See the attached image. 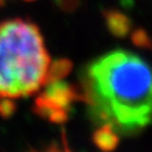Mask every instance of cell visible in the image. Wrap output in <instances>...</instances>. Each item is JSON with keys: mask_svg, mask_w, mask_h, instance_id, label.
<instances>
[{"mask_svg": "<svg viewBox=\"0 0 152 152\" xmlns=\"http://www.w3.org/2000/svg\"><path fill=\"white\" fill-rule=\"evenodd\" d=\"M80 91L91 120L119 135H134L152 122V67L128 50H111L91 61Z\"/></svg>", "mask_w": 152, "mask_h": 152, "instance_id": "obj_1", "label": "cell"}, {"mask_svg": "<svg viewBox=\"0 0 152 152\" xmlns=\"http://www.w3.org/2000/svg\"><path fill=\"white\" fill-rule=\"evenodd\" d=\"M50 62L36 24L23 18L0 22V99L37 94L48 82Z\"/></svg>", "mask_w": 152, "mask_h": 152, "instance_id": "obj_2", "label": "cell"}, {"mask_svg": "<svg viewBox=\"0 0 152 152\" xmlns=\"http://www.w3.org/2000/svg\"><path fill=\"white\" fill-rule=\"evenodd\" d=\"M41 95L35 101V113L50 122H65L68 118L72 104L83 101L82 91L72 84L59 80L48 82Z\"/></svg>", "mask_w": 152, "mask_h": 152, "instance_id": "obj_3", "label": "cell"}, {"mask_svg": "<svg viewBox=\"0 0 152 152\" xmlns=\"http://www.w3.org/2000/svg\"><path fill=\"white\" fill-rule=\"evenodd\" d=\"M103 17L110 34L119 39L126 37L132 28L131 19L119 10H104Z\"/></svg>", "mask_w": 152, "mask_h": 152, "instance_id": "obj_4", "label": "cell"}, {"mask_svg": "<svg viewBox=\"0 0 152 152\" xmlns=\"http://www.w3.org/2000/svg\"><path fill=\"white\" fill-rule=\"evenodd\" d=\"M94 144L103 152L115 151L120 142L119 134L114 131L109 125H99L92 135Z\"/></svg>", "mask_w": 152, "mask_h": 152, "instance_id": "obj_5", "label": "cell"}, {"mask_svg": "<svg viewBox=\"0 0 152 152\" xmlns=\"http://www.w3.org/2000/svg\"><path fill=\"white\" fill-rule=\"evenodd\" d=\"M71 69H72V62L68 59H58L54 62H50L48 69V82L64 79L71 72Z\"/></svg>", "mask_w": 152, "mask_h": 152, "instance_id": "obj_6", "label": "cell"}, {"mask_svg": "<svg viewBox=\"0 0 152 152\" xmlns=\"http://www.w3.org/2000/svg\"><path fill=\"white\" fill-rule=\"evenodd\" d=\"M28 152H73L66 140V135L65 133H62L61 135V140L56 141V142H50L41 148H36V150H31Z\"/></svg>", "mask_w": 152, "mask_h": 152, "instance_id": "obj_7", "label": "cell"}, {"mask_svg": "<svg viewBox=\"0 0 152 152\" xmlns=\"http://www.w3.org/2000/svg\"><path fill=\"white\" fill-rule=\"evenodd\" d=\"M131 40L133 42L134 46L144 48V49H151L152 48V41H151V37L150 35L141 28L135 29L132 35H131Z\"/></svg>", "mask_w": 152, "mask_h": 152, "instance_id": "obj_8", "label": "cell"}, {"mask_svg": "<svg viewBox=\"0 0 152 152\" xmlns=\"http://www.w3.org/2000/svg\"><path fill=\"white\" fill-rule=\"evenodd\" d=\"M54 3L60 10L65 12H73L79 7L80 0H54Z\"/></svg>", "mask_w": 152, "mask_h": 152, "instance_id": "obj_9", "label": "cell"}, {"mask_svg": "<svg viewBox=\"0 0 152 152\" xmlns=\"http://www.w3.org/2000/svg\"><path fill=\"white\" fill-rule=\"evenodd\" d=\"M5 4V0H0V7H3Z\"/></svg>", "mask_w": 152, "mask_h": 152, "instance_id": "obj_10", "label": "cell"}, {"mask_svg": "<svg viewBox=\"0 0 152 152\" xmlns=\"http://www.w3.org/2000/svg\"><path fill=\"white\" fill-rule=\"evenodd\" d=\"M26 1H31V0H26Z\"/></svg>", "mask_w": 152, "mask_h": 152, "instance_id": "obj_11", "label": "cell"}]
</instances>
